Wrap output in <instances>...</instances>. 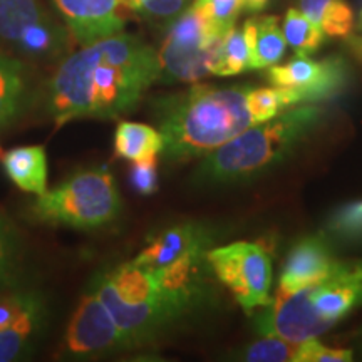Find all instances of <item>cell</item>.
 Returning a JSON list of instances; mask_svg holds the SVG:
<instances>
[{
  "label": "cell",
  "instance_id": "f1b7e54d",
  "mask_svg": "<svg viewBox=\"0 0 362 362\" xmlns=\"http://www.w3.org/2000/svg\"><path fill=\"white\" fill-rule=\"evenodd\" d=\"M131 187L136 193L148 194L156 193L158 189V156L146 158L141 161H133V166L129 170Z\"/></svg>",
  "mask_w": 362,
  "mask_h": 362
},
{
  "label": "cell",
  "instance_id": "44dd1931",
  "mask_svg": "<svg viewBox=\"0 0 362 362\" xmlns=\"http://www.w3.org/2000/svg\"><path fill=\"white\" fill-rule=\"evenodd\" d=\"M300 11L329 37H347L354 27V13L344 0H300Z\"/></svg>",
  "mask_w": 362,
  "mask_h": 362
},
{
  "label": "cell",
  "instance_id": "9c48e42d",
  "mask_svg": "<svg viewBox=\"0 0 362 362\" xmlns=\"http://www.w3.org/2000/svg\"><path fill=\"white\" fill-rule=\"evenodd\" d=\"M206 260L216 279L248 315L272 302V257L259 243L235 242L210 248Z\"/></svg>",
  "mask_w": 362,
  "mask_h": 362
},
{
  "label": "cell",
  "instance_id": "e0dca14e",
  "mask_svg": "<svg viewBox=\"0 0 362 362\" xmlns=\"http://www.w3.org/2000/svg\"><path fill=\"white\" fill-rule=\"evenodd\" d=\"M243 33L250 54V69H267L284 57L287 40L275 16L250 17L243 24Z\"/></svg>",
  "mask_w": 362,
  "mask_h": 362
},
{
  "label": "cell",
  "instance_id": "cb8c5ba5",
  "mask_svg": "<svg viewBox=\"0 0 362 362\" xmlns=\"http://www.w3.org/2000/svg\"><path fill=\"white\" fill-rule=\"evenodd\" d=\"M297 347L298 344L284 341L280 337L264 336V339L250 344L242 352V359L250 362H293Z\"/></svg>",
  "mask_w": 362,
  "mask_h": 362
},
{
  "label": "cell",
  "instance_id": "4dcf8cb0",
  "mask_svg": "<svg viewBox=\"0 0 362 362\" xmlns=\"http://www.w3.org/2000/svg\"><path fill=\"white\" fill-rule=\"evenodd\" d=\"M346 39V45L349 49L352 56L362 64V33H351Z\"/></svg>",
  "mask_w": 362,
  "mask_h": 362
},
{
  "label": "cell",
  "instance_id": "5b68a950",
  "mask_svg": "<svg viewBox=\"0 0 362 362\" xmlns=\"http://www.w3.org/2000/svg\"><path fill=\"white\" fill-rule=\"evenodd\" d=\"M362 307V260L336 262L319 282L302 291L275 293L255 317L260 336L300 344L319 337Z\"/></svg>",
  "mask_w": 362,
  "mask_h": 362
},
{
  "label": "cell",
  "instance_id": "d6a6232c",
  "mask_svg": "<svg viewBox=\"0 0 362 362\" xmlns=\"http://www.w3.org/2000/svg\"><path fill=\"white\" fill-rule=\"evenodd\" d=\"M356 347H357V351H359V354H361V357H362V327H361L359 332H357V339H356Z\"/></svg>",
  "mask_w": 362,
  "mask_h": 362
},
{
  "label": "cell",
  "instance_id": "8992f818",
  "mask_svg": "<svg viewBox=\"0 0 362 362\" xmlns=\"http://www.w3.org/2000/svg\"><path fill=\"white\" fill-rule=\"evenodd\" d=\"M121 210L123 200L115 176L99 166L78 171L59 187L35 194L27 214L35 223L93 230L112 223Z\"/></svg>",
  "mask_w": 362,
  "mask_h": 362
},
{
  "label": "cell",
  "instance_id": "4fadbf2b",
  "mask_svg": "<svg viewBox=\"0 0 362 362\" xmlns=\"http://www.w3.org/2000/svg\"><path fill=\"white\" fill-rule=\"evenodd\" d=\"M67 30L81 45H89L123 33L126 19L121 0H54Z\"/></svg>",
  "mask_w": 362,
  "mask_h": 362
},
{
  "label": "cell",
  "instance_id": "d4e9b609",
  "mask_svg": "<svg viewBox=\"0 0 362 362\" xmlns=\"http://www.w3.org/2000/svg\"><path fill=\"white\" fill-rule=\"evenodd\" d=\"M193 7H197L215 27L228 33L245 7V0H194Z\"/></svg>",
  "mask_w": 362,
  "mask_h": 362
},
{
  "label": "cell",
  "instance_id": "7a4b0ae2",
  "mask_svg": "<svg viewBox=\"0 0 362 362\" xmlns=\"http://www.w3.org/2000/svg\"><path fill=\"white\" fill-rule=\"evenodd\" d=\"M206 267V252L165 267L131 260L98 275L93 287L136 347L153 341L202 304Z\"/></svg>",
  "mask_w": 362,
  "mask_h": 362
},
{
  "label": "cell",
  "instance_id": "7c38bea8",
  "mask_svg": "<svg viewBox=\"0 0 362 362\" xmlns=\"http://www.w3.org/2000/svg\"><path fill=\"white\" fill-rule=\"evenodd\" d=\"M129 339L104 305L99 293L90 287L81 297L61 344L64 359H98L131 349Z\"/></svg>",
  "mask_w": 362,
  "mask_h": 362
},
{
  "label": "cell",
  "instance_id": "52a82bcc",
  "mask_svg": "<svg viewBox=\"0 0 362 362\" xmlns=\"http://www.w3.org/2000/svg\"><path fill=\"white\" fill-rule=\"evenodd\" d=\"M225 35L197 7L176 16L158 51L161 83H197L210 76Z\"/></svg>",
  "mask_w": 362,
  "mask_h": 362
},
{
  "label": "cell",
  "instance_id": "6da1fadb",
  "mask_svg": "<svg viewBox=\"0 0 362 362\" xmlns=\"http://www.w3.org/2000/svg\"><path fill=\"white\" fill-rule=\"evenodd\" d=\"M158 52L124 33L83 45L61 61L47 86V110L57 128L76 119H111L134 110L160 81Z\"/></svg>",
  "mask_w": 362,
  "mask_h": 362
},
{
  "label": "cell",
  "instance_id": "83f0119b",
  "mask_svg": "<svg viewBox=\"0 0 362 362\" xmlns=\"http://www.w3.org/2000/svg\"><path fill=\"white\" fill-rule=\"evenodd\" d=\"M352 359H354V351L327 347L317 341V337H312L298 344L293 362H347Z\"/></svg>",
  "mask_w": 362,
  "mask_h": 362
},
{
  "label": "cell",
  "instance_id": "1f68e13d",
  "mask_svg": "<svg viewBox=\"0 0 362 362\" xmlns=\"http://www.w3.org/2000/svg\"><path fill=\"white\" fill-rule=\"evenodd\" d=\"M269 0H245V8L248 12H259L265 8Z\"/></svg>",
  "mask_w": 362,
  "mask_h": 362
},
{
  "label": "cell",
  "instance_id": "ac0fdd59",
  "mask_svg": "<svg viewBox=\"0 0 362 362\" xmlns=\"http://www.w3.org/2000/svg\"><path fill=\"white\" fill-rule=\"evenodd\" d=\"M2 165L12 183L22 192L40 194L47 189V155L40 144L11 149L4 155Z\"/></svg>",
  "mask_w": 362,
  "mask_h": 362
},
{
  "label": "cell",
  "instance_id": "4316f807",
  "mask_svg": "<svg viewBox=\"0 0 362 362\" xmlns=\"http://www.w3.org/2000/svg\"><path fill=\"white\" fill-rule=\"evenodd\" d=\"M248 111H250L253 124H262L274 119L282 111L280 96L277 88H260L250 89L248 93Z\"/></svg>",
  "mask_w": 362,
  "mask_h": 362
},
{
  "label": "cell",
  "instance_id": "484cf974",
  "mask_svg": "<svg viewBox=\"0 0 362 362\" xmlns=\"http://www.w3.org/2000/svg\"><path fill=\"white\" fill-rule=\"evenodd\" d=\"M327 228L339 240H362V202L342 206L329 220Z\"/></svg>",
  "mask_w": 362,
  "mask_h": 362
},
{
  "label": "cell",
  "instance_id": "603a6c76",
  "mask_svg": "<svg viewBox=\"0 0 362 362\" xmlns=\"http://www.w3.org/2000/svg\"><path fill=\"white\" fill-rule=\"evenodd\" d=\"M284 35L297 56H309L324 42V33L304 12L291 8L284 21Z\"/></svg>",
  "mask_w": 362,
  "mask_h": 362
},
{
  "label": "cell",
  "instance_id": "277c9868",
  "mask_svg": "<svg viewBox=\"0 0 362 362\" xmlns=\"http://www.w3.org/2000/svg\"><path fill=\"white\" fill-rule=\"evenodd\" d=\"M325 111L302 104L255 128H247L203 158L193 173L198 187H228L259 178L314 133Z\"/></svg>",
  "mask_w": 362,
  "mask_h": 362
},
{
  "label": "cell",
  "instance_id": "9a60e30c",
  "mask_svg": "<svg viewBox=\"0 0 362 362\" xmlns=\"http://www.w3.org/2000/svg\"><path fill=\"white\" fill-rule=\"evenodd\" d=\"M211 242L214 235L210 230L194 221H183L151 235L146 247L133 260L148 267H165L192 253L208 252Z\"/></svg>",
  "mask_w": 362,
  "mask_h": 362
},
{
  "label": "cell",
  "instance_id": "ffe728a7",
  "mask_svg": "<svg viewBox=\"0 0 362 362\" xmlns=\"http://www.w3.org/2000/svg\"><path fill=\"white\" fill-rule=\"evenodd\" d=\"M25 245L17 226L0 214V292L24 282Z\"/></svg>",
  "mask_w": 362,
  "mask_h": 362
},
{
  "label": "cell",
  "instance_id": "ba28073f",
  "mask_svg": "<svg viewBox=\"0 0 362 362\" xmlns=\"http://www.w3.org/2000/svg\"><path fill=\"white\" fill-rule=\"evenodd\" d=\"M71 33L52 21L39 0H0V42L35 62L64 59Z\"/></svg>",
  "mask_w": 362,
  "mask_h": 362
},
{
  "label": "cell",
  "instance_id": "d6986e66",
  "mask_svg": "<svg viewBox=\"0 0 362 362\" xmlns=\"http://www.w3.org/2000/svg\"><path fill=\"white\" fill-rule=\"evenodd\" d=\"M163 148L161 131L149 124L121 121L115 131V155L131 163L158 156Z\"/></svg>",
  "mask_w": 362,
  "mask_h": 362
},
{
  "label": "cell",
  "instance_id": "7402d4cb",
  "mask_svg": "<svg viewBox=\"0 0 362 362\" xmlns=\"http://www.w3.org/2000/svg\"><path fill=\"white\" fill-rule=\"evenodd\" d=\"M250 69V54L243 29H232L226 33L216 52L211 74L214 76H237Z\"/></svg>",
  "mask_w": 362,
  "mask_h": 362
},
{
  "label": "cell",
  "instance_id": "2e32d148",
  "mask_svg": "<svg viewBox=\"0 0 362 362\" xmlns=\"http://www.w3.org/2000/svg\"><path fill=\"white\" fill-rule=\"evenodd\" d=\"M30 101L29 69L0 49V126L13 123Z\"/></svg>",
  "mask_w": 362,
  "mask_h": 362
},
{
  "label": "cell",
  "instance_id": "5bb4252c",
  "mask_svg": "<svg viewBox=\"0 0 362 362\" xmlns=\"http://www.w3.org/2000/svg\"><path fill=\"white\" fill-rule=\"evenodd\" d=\"M336 262L332 248L322 235L300 238L285 259L277 293L285 296L319 282L329 274Z\"/></svg>",
  "mask_w": 362,
  "mask_h": 362
},
{
  "label": "cell",
  "instance_id": "3957f363",
  "mask_svg": "<svg viewBox=\"0 0 362 362\" xmlns=\"http://www.w3.org/2000/svg\"><path fill=\"white\" fill-rule=\"evenodd\" d=\"M252 86L193 84L155 103L158 128L168 161L205 158L253 124L248 111Z\"/></svg>",
  "mask_w": 362,
  "mask_h": 362
},
{
  "label": "cell",
  "instance_id": "8fae6325",
  "mask_svg": "<svg viewBox=\"0 0 362 362\" xmlns=\"http://www.w3.org/2000/svg\"><path fill=\"white\" fill-rule=\"evenodd\" d=\"M49 300L25 280L0 292V362L27 359L49 324Z\"/></svg>",
  "mask_w": 362,
  "mask_h": 362
},
{
  "label": "cell",
  "instance_id": "30bf717a",
  "mask_svg": "<svg viewBox=\"0 0 362 362\" xmlns=\"http://www.w3.org/2000/svg\"><path fill=\"white\" fill-rule=\"evenodd\" d=\"M265 78L277 88L282 110H287L339 96L349 84V66L337 56L322 61L297 56L282 66L267 67Z\"/></svg>",
  "mask_w": 362,
  "mask_h": 362
},
{
  "label": "cell",
  "instance_id": "f546056e",
  "mask_svg": "<svg viewBox=\"0 0 362 362\" xmlns=\"http://www.w3.org/2000/svg\"><path fill=\"white\" fill-rule=\"evenodd\" d=\"M185 8V0H141L139 11L149 19L173 21Z\"/></svg>",
  "mask_w": 362,
  "mask_h": 362
}]
</instances>
